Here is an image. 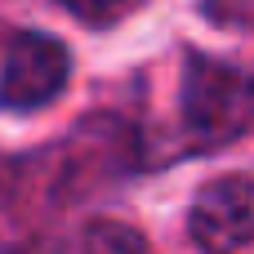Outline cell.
<instances>
[{
    "label": "cell",
    "instance_id": "2",
    "mask_svg": "<svg viewBox=\"0 0 254 254\" xmlns=\"http://www.w3.org/2000/svg\"><path fill=\"white\" fill-rule=\"evenodd\" d=\"M67 71H71V58L54 36L45 31L13 36L0 67V112H36L54 103L67 85Z\"/></svg>",
    "mask_w": 254,
    "mask_h": 254
},
{
    "label": "cell",
    "instance_id": "4",
    "mask_svg": "<svg viewBox=\"0 0 254 254\" xmlns=\"http://www.w3.org/2000/svg\"><path fill=\"white\" fill-rule=\"evenodd\" d=\"M85 254H147V241L125 223L103 219L85 232Z\"/></svg>",
    "mask_w": 254,
    "mask_h": 254
},
{
    "label": "cell",
    "instance_id": "3",
    "mask_svg": "<svg viewBox=\"0 0 254 254\" xmlns=\"http://www.w3.org/2000/svg\"><path fill=\"white\" fill-rule=\"evenodd\" d=\"M201 254H241L254 246V174H223L201 188L188 214Z\"/></svg>",
    "mask_w": 254,
    "mask_h": 254
},
{
    "label": "cell",
    "instance_id": "1",
    "mask_svg": "<svg viewBox=\"0 0 254 254\" xmlns=\"http://www.w3.org/2000/svg\"><path fill=\"white\" fill-rule=\"evenodd\" d=\"M183 121L210 147L241 138L254 125V76L214 58H192L183 76Z\"/></svg>",
    "mask_w": 254,
    "mask_h": 254
},
{
    "label": "cell",
    "instance_id": "5",
    "mask_svg": "<svg viewBox=\"0 0 254 254\" xmlns=\"http://www.w3.org/2000/svg\"><path fill=\"white\" fill-rule=\"evenodd\" d=\"M58 4H67L76 18H85V22H107V18H116L129 0H58Z\"/></svg>",
    "mask_w": 254,
    "mask_h": 254
}]
</instances>
